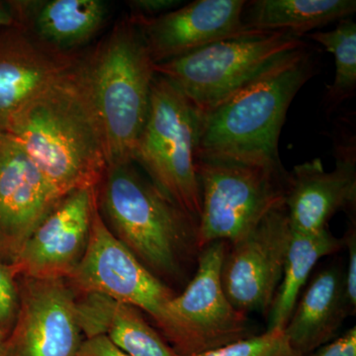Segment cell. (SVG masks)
I'll use <instances>...</instances> for the list:
<instances>
[{
    "label": "cell",
    "mask_w": 356,
    "mask_h": 356,
    "mask_svg": "<svg viewBox=\"0 0 356 356\" xmlns=\"http://www.w3.org/2000/svg\"><path fill=\"white\" fill-rule=\"evenodd\" d=\"M6 134L58 197L97 187L107 168L106 154L81 54L21 110Z\"/></svg>",
    "instance_id": "6da1fadb"
},
{
    "label": "cell",
    "mask_w": 356,
    "mask_h": 356,
    "mask_svg": "<svg viewBox=\"0 0 356 356\" xmlns=\"http://www.w3.org/2000/svg\"><path fill=\"white\" fill-rule=\"evenodd\" d=\"M96 199L110 231L159 278L178 275L182 262L199 250L198 222L133 161L107 166Z\"/></svg>",
    "instance_id": "7a4b0ae2"
},
{
    "label": "cell",
    "mask_w": 356,
    "mask_h": 356,
    "mask_svg": "<svg viewBox=\"0 0 356 356\" xmlns=\"http://www.w3.org/2000/svg\"><path fill=\"white\" fill-rule=\"evenodd\" d=\"M304 50L206 114H201L197 156L283 168L281 130L295 96L314 76Z\"/></svg>",
    "instance_id": "3957f363"
},
{
    "label": "cell",
    "mask_w": 356,
    "mask_h": 356,
    "mask_svg": "<svg viewBox=\"0 0 356 356\" xmlns=\"http://www.w3.org/2000/svg\"><path fill=\"white\" fill-rule=\"evenodd\" d=\"M81 65L102 125L107 166L132 163L156 74L139 28L129 16L119 20L81 55Z\"/></svg>",
    "instance_id": "277c9868"
},
{
    "label": "cell",
    "mask_w": 356,
    "mask_h": 356,
    "mask_svg": "<svg viewBox=\"0 0 356 356\" xmlns=\"http://www.w3.org/2000/svg\"><path fill=\"white\" fill-rule=\"evenodd\" d=\"M306 50L287 31H252L154 65V70L206 114Z\"/></svg>",
    "instance_id": "5b68a950"
},
{
    "label": "cell",
    "mask_w": 356,
    "mask_h": 356,
    "mask_svg": "<svg viewBox=\"0 0 356 356\" xmlns=\"http://www.w3.org/2000/svg\"><path fill=\"white\" fill-rule=\"evenodd\" d=\"M200 122V112L156 74L149 115L133 159L163 193L197 222L202 205L196 170Z\"/></svg>",
    "instance_id": "8992f818"
},
{
    "label": "cell",
    "mask_w": 356,
    "mask_h": 356,
    "mask_svg": "<svg viewBox=\"0 0 356 356\" xmlns=\"http://www.w3.org/2000/svg\"><path fill=\"white\" fill-rule=\"evenodd\" d=\"M201 188L199 250L215 242L241 240L284 202L288 172L234 159L197 156Z\"/></svg>",
    "instance_id": "52a82bcc"
},
{
    "label": "cell",
    "mask_w": 356,
    "mask_h": 356,
    "mask_svg": "<svg viewBox=\"0 0 356 356\" xmlns=\"http://www.w3.org/2000/svg\"><path fill=\"white\" fill-rule=\"evenodd\" d=\"M226 252L225 242L203 248L193 278L166 304L158 325L177 355H200L252 336L247 315L233 306L222 288Z\"/></svg>",
    "instance_id": "ba28073f"
},
{
    "label": "cell",
    "mask_w": 356,
    "mask_h": 356,
    "mask_svg": "<svg viewBox=\"0 0 356 356\" xmlns=\"http://www.w3.org/2000/svg\"><path fill=\"white\" fill-rule=\"evenodd\" d=\"M67 281L74 291L104 295L146 312L156 325L175 296L113 235L98 209L86 254Z\"/></svg>",
    "instance_id": "9c48e42d"
},
{
    "label": "cell",
    "mask_w": 356,
    "mask_h": 356,
    "mask_svg": "<svg viewBox=\"0 0 356 356\" xmlns=\"http://www.w3.org/2000/svg\"><path fill=\"white\" fill-rule=\"evenodd\" d=\"M292 228L284 202L248 235L232 243L222 266V285L233 306L245 314L270 309L280 281Z\"/></svg>",
    "instance_id": "30bf717a"
},
{
    "label": "cell",
    "mask_w": 356,
    "mask_h": 356,
    "mask_svg": "<svg viewBox=\"0 0 356 356\" xmlns=\"http://www.w3.org/2000/svg\"><path fill=\"white\" fill-rule=\"evenodd\" d=\"M76 300L67 280L23 278L2 356H76L84 339Z\"/></svg>",
    "instance_id": "8fae6325"
},
{
    "label": "cell",
    "mask_w": 356,
    "mask_h": 356,
    "mask_svg": "<svg viewBox=\"0 0 356 356\" xmlns=\"http://www.w3.org/2000/svg\"><path fill=\"white\" fill-rule=\"evenodd\" d=\"M96 209V187L58 199L10 266L15 276L69 280L86 254Z\"/></svg>",
    "instance_id": "7c38bea8"
},
{
    "label": "cell",
    "mask_w": 356,
    "mask_h": 356,
    "mask_svg": "<svg viewBox=\"0 0 356 356\" xmlns=\"http://www.w3.org/2000/svg\"><path fill=\"white\" fill-rule=\"evenodd\" d=\"M245 0H196L154 18L131 15L154 65L252 31L243 22Z\"/></svg>",
    "instance_id": "4fadbf2b"
},
{
    "label": "cell",
    "mask_w": 356,
    "mask_h": 356,
    "mask_svg": "<svg viewBox=\"0 0 356 356\" xmlns=\"http://www.w3.org/2000/svg\"><path fill=\"white\" fill-rule=\"evenodd\" d=\"M24 152L0 135V261L13 266L58 199Z\"/></svg>",
    "instance_id": "5bb4252c"
},
{
    "label": "cell",
    "mask_w": 356,
    "mask_h": 356,
    "mask_svg": "<svg viewBox=\"0 0 356 356\" xmlns=\"http://www.w3.org/2000/svg\"><path fill=\"white\" fill-rule=\"evenodd\" d=\"M337 153L336 168L332 172H325L322 161L316 159L294 166L288 172L284 205L293 232L324 231L337 211L355 208V140L343 143Z\"/></svg>",
    "instance_id": "9a60e30c"
},
{
    "label": "cell",
    "mask_w": 356,
    "mask_h": 356,
    "mask_svg": "<svg viewBox=\"0 0 356 356\" xmlns=\"http://www.w3.org/2000/svg\"><path fill=\"white\" fill-rule=\"evenodd\" d=\"M79 56L49 48L22 26L0 28V135L33 98L76 64Z\"/></svg>",
    "instance_id": "2e32d148"
},
{
    "label": "cell",
    "mask_w": 356,
    "mask_h": 356,
    "mask_svg": "<svg viewBox=\"0 0 356 356\" xmlns=\"http://www.w3.org/2000/svg\"><path fill=\"white\" fill-rule=\"evenodd\" d=\"M18 24L53 50L79 54L102 31L108 6L102 0L13 1Z\"/></svg>",
    "instance_id": "e0dca14e"
},
{
    "label": "cell",
    "mask_w": 356,
    "mask_h": 356,
    "mask_svg": "<svg viewBox=\"0 0 356 356\" xmlns=\"http://www.w3.org/2000/svg\"><path fill=\"white\" fill-rule=\"evenodd\" d=\"M344 273L339 266L323 269L297 302L284 332L298 356L315 353L336 336L348 316Z\"/></svg>",
    "instance_id": "ac0fdd59"
},
{
    "label": "cell",
    "mask_w": 356,
    "mask_h": 356,
    "mask_svg": "<svg viewBox=\"0 0 356 356\" xmlns=\"http://www.w3.org/2000/svg\"><path fill=\"white\" fill-rule=\"evenodd\" d=\"M76 314L84 339L106 337L130 356H175L136 307L90 293L76 300Z\"/></svg>",
    "instance_id": "d6986e66"
},
{
    "label": "cell",
    "mask_w": 356,
    "mask_h": 356,
    "mask_svg": "<svg viewBox=\"0 0 356 356\" xmlns=\"http://www.w3.org/2000/svg\"><path fill=\"white\" fill-rule=\"evenodd\" d=\"M355 0H252L245 2L243 22L248 29L306 33L350 18Z\"/></svg>",
    "instance_id": "ffe728a7"
},
{
    "label": "cell",
    "mask_w": 356,
    "mask_h": 356,
    "mask_svg": "<svg viewBox=\"0 0 356 356\" xmlns=\"http://www.w3.org/2000/svg\"><path fill=\"white\" fill-rule=\"evenodd\" d=\"M343 247V238H336L327 229L315 234L292 231L282 280L271 304L267 330L285 329L314 267L322 257L336 254Z\"/></svg>",
    "instance_id": "44dd1931"
},
{
    "label": "cell",
    "mask_w": 356,
    "mask_h": 356,
    "mask_svg": "<svg viewBox=\"0 0 356 356\" xmlns=\"http://www.w3.org/2000/svg\"><path fill=\"white\" fill-rule=\"evenodd\" d=\"M309 37L332 53L336 74L325 92L327 107H337L355 93L356 88V24L351 18L339 21L331 31L311 33Z\"/></svg>",
    "instance_id": "7402d4cb"
},
{
    "label": "cell",
    "mask_w": 356,
    "mask_h": 356,
    "mask_svg": "<svg viewBox=\"0 0 356 356\" xmlns=\"http://www.w3.org/2000/svg\"><path fill=\"white\" fill-rule=\"evenodd\" d=\"M175 356H179L175 355ZM189 356H298L292 350L284 330H267L259 336L241 339L200 355Z\"/></svg>",
    "instance_id": "603a6c76"
},
{
    "label": "cell",
    "mask_w": 356,
    "mask_h": 356,
    "mask_svg": "<svg viewBox=\"0 0 356 356\" xmlns=\"http://www.w3.org/2000/svg\"><path fill=\"white\" fill-rule=\"evenodd\" d=\"M19 308V285L10 266L0 261V330L8 334Z\"/></svg>",
    "instance_id": "cb8c5ba5"
},
{
    "label": "cell",
    "mask_w": 356,
    "mask_h": 356,
    "mask_svg": "<svg viewBox=\"0 0 356 356\" xmlns=\"http://www.w3.org/2000/svg\"><path fill=\"white\" fill-rule=\"evenodd\" d=\"M343 245L348 250V268L344 273V284H346V300L350 306L351 314L355 313L356 309V232L355 224L351 225L343 238Z\"/></svg>",
    "instance_id": "d4e9b609"
},
{
    "label": "cell",
    "mask_w": 356,
    "mask_h": 356,
    "mask_svg": "<svg viewBox=\"0 0 356 356\" xmlns=\"http://www.w3.org/2000/svg\"><path fill=\"white\" fill-rule=\"evenodd\" d=\"M180 3L179 0H131L128 6L131 9V15L154 18L175 10Z\"/></svg>",
    "instance_id": "484cf974"
},
{
    "label": "cell",
    "mask_w": 356,
    "mask_h": 356,
    "mask_svg": "<svg viewBox=\"0 0 356 356\" xmlns=\"http://www.w3.org/2000/svg\"><path fill=\"white\" fill-rule=\"evenodd\" d=\"M312 356H356L355 327L339 339L325 344Z\"/></svg>",
    "instance_id": "4316f807"
},
{
    "label": "cell",
    "mask_w": 356,
    "mask_h": 356,
    "mask_svg": "<svg viewBox=\"0 0 356 356\" xmlns=\"http://www.w3.org/2000/svg\"><path fill=\"white\" fill-rule=\"evenodd\" d=\"M76 356H130L107 339L97 336L84 339Z\"/></svg>",
    "instance_id": "83f0119b"
},
{
    "label": "cell",
    "mask_w": 356,
    "mask_h": 356,
    "mask_svg": "<svg viewBox=\"0 0 356 356\" xmlns=\"http://www.w3.org/2000/svg\"><path fill=\"white\" fill-rule=\"evenodd\" d=\"M17 24V15L13 2H0V28Z\"/></svg>",
    "instance_id": "f1b7e54d"
},
{
    "label": "cell",
    "mask_w": 356,
    "mask_h": 356,
    "mask_svg": "<svg viewBox=\"0 0 356 356\" xmlns=\"http://www.w3.org/2000/svg\"><path fill=\"white\" fill-rule=\"evenodd\" d=\"M6 334L0 330V356H2V353H3L4 341H6Z\"/></svg>",
    "instance_id": "f546056e"
}]
</instances>
